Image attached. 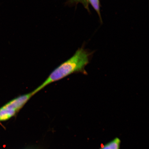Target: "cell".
I'll list each match as a JSON object with an SVG mask.
<instances>
[{
	"instance_id": "obj_2",
	"label": "cell",
	"mask_w": 149,
	"mask_h": 149,
	"mask_svg": "<svg viewBox=\"0 0 149 149\" xmlns=\"http://www.w3.org/2000/svg\"><path fill=\"white\" fill-rule=\"evenodd\" d=\"M121 141L118 138H115L102 146L100 149H120Z\"/></svg>"
},
{
	"instance_id": "obj_4",
	"label": "cell",
	"mask_w": 149,
	"mask_h": 149,
	"mask_svg": "<svg viewBox=\"0 0 149 149\" xmlns=\"http://www.w3.org/2000/svg\"><path fill=\"white\" fill-rule=\"evenodd\" d=\"M72 3H81L87 10L89 11V3L87 0H71Z\"/></svg>"
},
{
	"instance_id": "obj_3",
	"label": "cell",
	"mask_w": 149,
	"mask_h": 149,
	"mask_svg": "<svg viewBox=\"0 0 149 149\" xmlns=\"http://www.w3.org/2000/svg\"><path fill=\"white\" fill-rule=\"evenodd\" d=\"M88 3H90L92 6L93 8L96 11L99 16L100 18V20H102L101 14L100 12V4L99 0H87Z\"/></svg>"
},
{
	"instance_id": "obj_1",
	"label": "cell",
	"mask_w": 149,
	"mask_h": 149,
	"mask_svg": "<svg viewBox=\"0 0 149 149\" xmlns=\"http://www.w3.org/2000/svg\"><path fill=\"white\" fill-rule=\"evenodd\" d=\"M91 56V54L83 48L78 49L71 57L55 69L42 84L32 91L33 94H36L50 84L70 74L76 72L87 74L85 68L89 64Z\"/></svg>"
}]
</instances>
